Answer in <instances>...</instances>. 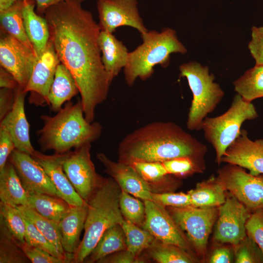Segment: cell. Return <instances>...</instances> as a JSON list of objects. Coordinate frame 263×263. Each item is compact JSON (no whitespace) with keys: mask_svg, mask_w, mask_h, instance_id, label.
Wrapping results in <instances>:
<instances>
[{"mask_svg":"<svg viewBox=\"0 0 263 263\" xmlns=\"http://www.w3.org/2000/svg\"><path fill=\"white\" fill-rule=\"evenodd\" d=\"M76 0L61 1L44 12L52 43L60 63L78 88L86 119H94L97 106L107 98L111 84L102 62L100 28L92 14Z\"/></svg>","mask_w":263,"mask_h":263,"instance_id":"1","label":"cell"},{"mask_svg":"<svg viewBox=\"0 0 263 263\" xmlns=\"http://www.w3.org/2000/svg\"><path fill=\"white\" fill-rule=\"evenodd\" d=\"M207 147L172 122H153L132 132L120 141L118 161L159 162L188 157L205 164Z\"/></svg>","mask_w":263,"mask_h":263,"instance_id":"2","label":"cell"},{"mask_svg":"<svg viewBox=\"0 0 263 263\" xmlns=\"http://www.w3.org/2000/svg\"><path fill=\"white\" fill-rule=\"evenodd\" d=\"M43 125L37 131L41 151L53 150L61 154L98 139L102 127L97 122L85 118L80 99L66 103L54 116L40 115Z\"/></svg>","mask_w":263,"mask_h":263,"instance_id":"3","label":"cell"},{"mask_svg":"<svg viewBox=\"0 0 263 263\" xmlns=\"http://www.w3.org/2000/svg\"><path fill=\"white\" fill-rule=\"evenodd\" d=\"M121 188L112 177L103 179L87 202L84 234L73 254L72 263H84L104 232L124 218L119 207Z\"/></svg>","mask_w":263,"mask_h":263,"instance_id":"4","label":"cell"},{"mask_svg":"<svg viewBox=\"0 0 263 263\" xmlns=\"http://www.w3.org/2000/svg\"><path fill=\"white\" fill-rule=\"evenodd\" d=\"M141 37L142 43L129 52L124 68L125 79L129 86H132L137 78L142 80L148 79L156 65L168 66L170 54L187 52L172 29L165 28L160 32L148 30L141 34Z\"/></svg>","mask_w":263,"mask_h":263,"instance_id":"5","label":"cell"},{"mask_svg":"<svg viewBox=\"0 0 263 263\" xmlns=\"http://www.w3.org/2000/svg\"><path fill=\"white\" fill-rule=\"evenodd\" d=\"M180 76L187 78L193 94L186 123L189 130H200L204 119L213 112L225 93L207 66L190 62L179 67Z\"/></svg>","mask_w":263,"mask_h":263,"instance_id":"6","label":"cell"},{"mask_svg":"<svg viewBox=\"0 0 263 263\" xmlns=\"http://www.w3.org/2000/svg\"><path fill=\"white\" fill-rule=\"evenodd\" d=\"M258 116L254 105L237 94L234 96L230 107L224 113L204 119L201 130L205 138L215 151L216 162L218 165L221 164L226 149L238 136L243 123Z\"/></svg>","mask_w":263,"mask_h":263,"instance_id":"7","label":"cell"},{"mask_svg":"<svg viewBox=\"0 0 263 263\" xmlns=\"http://www.w3.org/2000/svg\"><path fill=\"white\" fill-rule=\"evenodd\" d=\"M174 221L186 234L201 261L206 257L209 236L218 218V207L191 206L166 207Z\"/></svg>","mask_w":263,"mask_h":263,"instance_id":"8","label":"cell"},{"mask_svg":"<svg viewBox=\"0 0 263 263\" xmlns=\"http://www.w3.org/2000/svg\"><path fill=\"white\" fill-rule=\"evenodd\" d=\"M226 191L252 213L263 210V174L253 175L237 165L227 164L218 171Z\"/></svg>","mask_w":263,"mask_h":263,"instance_id":"9","label":"cell"},{"mask_svg":"<svg viewBox=\"0 0 263 263\" xmlns=\"http://www.w3.org/2000/svg\"><path fill=\"white\" fill-rule=\"evenodd\" d=\"M91 143L62 153L64 171L78 195L86 202L103 177L96 171L91 157Z\"/></svg>","mask_w":263,"mask_h":263,"instance_id":"10","label":"cell"},{"mask_svg":"<svg viewBox=\"0 0 263 263\" xmlns=\"http://www.w3.org/2000/svg\"><path fill=\"white\" fill-rule=\"evenodd\" d=\"M225 202L218 207V215L213 234L220 244L238 245L247 235L245 224L251 213L229 193Z\"/></svg>","mask_w":263,"mask_h":263,"instance_id":"11","label":"cell"},{"mask_svg":"<svg viewBox=\"0 0 263 263\" xmlns=\"http://www.w3.org/2000/svg\"><path fill=\"white\" fill-rule=\"evenodd\" d=\"M1 31L0 67L14 77L23 91L29 82L38 58L33 50L3 30Z\"/></svg>","mask_w":263,"mask_h":263,"instance_id":"12","label":"cell"},{"mask_svg":"<svg viewBox=\"0 0 263 263\" xmlns=\"http://www.w3.org/2000/svg\"><path fill=\"white\" fill-rule=\"evenodd\" d=\"M143 201L146 218L142 228L161 242L178 246L195 254L186 234L173 219L166 207L152 201Z\"/></svg>","mask_w":263,"mask_h":263,"instance_id":"13","label":"cell"},{"mask_svg":"<svg viewBox=\"0 0 263 263\" xmlns=\"http://www.w3.org/2000/svg\"><path fill=\"white\" fill-rule=\"evenodd\" d=\"M98 25L101 31L113 33L121 26H130L140 34L148 30L140 15L136 0H97Z\"/></svg>","mask_w":263,"mask_h":263,"instance_id":"14","label":"cell"},{"mask_svg":"<svg viewBox=\"0 0 263 263\" xmlns=\"http://www.w3.org/2000/svg\"><path fill=\"white\" fill-rule=\"evenodd\" d=\"M59 60L51 42L38 58L29 82L23 91L30 93L29 102L36 106L48 105V96Z\"/></svg>","mask_w":263,"mask_h":263,"instance_id":"15","label":"cell"},{"mask_svg":"<svg viewBox=\"0 0 263 263\" xmlns=\"http://www.w3.org/2000/svg\"><path fill=\"white\" fill-rule=\"evenodd\" d=\"M223 162L246 169L253 175L263 174V139L253 141L247 131L241 129L222 156Z\"/></svg>","mask_w":263,"mask_h":263,"instance_id":"16","label":"cell"},{"mask_svg":"<svg viewBox=\"0 0 263 263\" xmlns=\"http://www.w3.org/2000/svg\"><path fill=\"white\" fill-rule=\"evenodd\" d=\"M8 161L28 193L46 194L60 197L41 166L30 154L15 149Z\"/></svg>","mask_w":263,"mask_h":263,"instance_id":"17","label":"cell"},{"mask_svg":"<svg viewBox=\"0 0 263 263\" xmlns=\"http://www.w3.org/2000/svg\"><path fill=\"white\" fill-rule=\"evenodd\" d=\"M96 157L104 167V171L114 180L121 189L143 200L152 201L154 191L151 186L130 165L114 162L103 153H98Z\"/></svg>","mask_w":263,"mask_h":263,"instance_id":"18","label":"cell"},{"mask_svg":"<svg viewBox=\"0 0 263 263\" xmlns=\"http://www.w3.org/2000/svg\"><path fill=\"white\" fill-rule=\"evenodd\" d=\"M26 94L20 88L17 90L13 108L0 120V126L8 131L16 150L32 155L35 150L30 140V125L25 112Z\"/></svg>","mask_w":263,"mask_h":263,"instance_id":"19","label":"cell"},{"mask_svg":"<svg viewBox=\"0 0 263 263\" xmlns=\"http://www.w3.org/2000/svg\"><path fill=\"white\" fill-rule=\"evenodd\" d=\"M43 168L60 197L71 206L87 204L76 192L65 174L62 166V153L47 155L36 150L31 155Z\"/></svg>","mask_w":263,"mask_h":263,"instance_id":"20","label":"cell"},{"mask_svg":"<svg viewBox=\"0 0 263 263\" xmlns=\"http://www.w3.org/2000/svg\"><path fill=\"white\" fill-rule=\"evenodd\" d=\"M98 43L101 59L110 81L118 75L127 64L129 52L123 42L113 35L100 31Z\"/></svg>","mask_w":263,"mask_h":263,"instance_id":"21","label":"cell"},{"mask_svg":"<svg viewBox=\"0 0 263 263\" xmlns=\"http://www.w3.org/2000/svg\"><path fill=\"white\" fill-rule=\"evenodd\" d=\"M87 213V203L83 206H70L69 210L57 223L62 245L65 253L74 254L79 244V237Z\"/></svg>","mask_w":263,"mask_h":263,"instance_id":"22","label":"cell"},{"mask_svg":"<svg viewBox=\"0 0 263 263\" xmlns=\"http://www.w3.org/2000/svg\"><path fill=\"white\" fill-rule=\"evenodd\" d=\"M35 0H24L23 19L25 31L38 58L45 51L49 40L47 21L35 10Z\"/></svg>","mask_w":263,"mask_h":263,"instance_id":"23","label":"cell"},{"mask_svg":"<svg viewBox=\"0 0 263 263\" xmlns=\"http://www.w3.org/2000/svg\"><path fill=\"white\" fill-rule=\"evenodd\" d=\"M78 93V88L71 73L60 63L57 66L49 93L48 106L52 111L57 112L64 103L70 101Z\"/></svg>","mask_w":263,"mask_h":263,"instance_id":"24","label":"cell"},{"mask_svg":"<svg viewBox=\"0 0 263 263\" xmlns=\"http://www.w3.org/2000/svg\"><path fill=\"white\" fill-rule=\"evenodd\" d=\"M28 197L15 167L8 160L0 171V202L15 206H29Z\"/></svg>","mask_w":263,"mask_h":263,"instance_id":"25","label":"cell"},{"mask_svg":"<svg viewBox=\"0 0 263 263\" xmlns=\"http://www.w3.org/2000/svg\"><path fill=\"white\" fill-rule=\"evenodd\" d=\"M224 185L218 177L198 183L193 189L187 192L190 205L195 207H218L225 201L226 195Z\"/></svg>","mask_w":263,"mask_h":263,"instance_id":"26","label":"cell"},{"mask_svg":"<svg viewBox=\"0 0 263 263\" xmlns=\"http://www.w3.org/2000/svg\"><path fill=\"white\" fill-rule=\"evenodd\" d=\"M127 249L126 238L122 227L116 224L107 229L84 262L97 263L115 252Z\"/></svg>","mask_w":263,"mask_h":263,"instance_id":"27","label":"cell"},{"mask_svg":"<svg viewBox=\"0 0 263 263\" xmlns=\"http://www.w3.org/2000/svg\"><path fill=\"white\" fill-rule=\"evenodd\" d=\"M29 207L43 217L58 223L71 206L58 196L46 194L29 193Z\"/></svg>","mask_w":263,"mask_h":263,"instance_id":"28","label":"cell"},{"mask_svg":"<svg viewBox=\"0 0 263 263\" xmlns=\"http://www.w3.org/2000/svg\"><path fill=\"white\" fill-rule=\"evenodd\" d=\"M23 5L24 0H19L9 8L0 13L1 30L35 52L33 46L28 38L24 26Z\"/></svg>","mask_w":263,"mask_h":263,"instance_id":"29","label":"cell"},{"mask_svg":"<svg viewBox=\"0 0 263 263\" xmlns=\"http://www.w3.org/2000/svg\"><path fill=\"white\" fill-rule=\"evenodd\" d=\"M147 250L150 256L159 263H194L201 261L197 255L192 252L156 239Z\"/></svg>","mask_w":263,"mask_h":263,"instance_id":"30","label":"cell"},{"mask_svg":"<svg viewBox=\"0 0 263 263\" xmlns=\"http://www.w3.org/2000/svg\"><path fill=\"white\" fill-rule=\"evenodd\" d=\"M16 207L21 214L35 225L44 237L55 246L58 251L63 256L70 258L72 263L73 254H66L63 249L57 223L43 217L29 206Z\"/></svg>","mask_w":263,"mask_h":263,"instance_id":"31","label":"cell"},{"mask_svg":"<svg viewBox=\"0 0 263 263\" xmlns=\"http://www.w3.org/2000/svg\"><path fill=\"white\" fill-rule=\"evenodd\" d=\"M233 85L237 94L247 101L263 97V65H255L247 70Z\"/></svg>","mask_w":263,"mask_h":263,"instance_id":"32","label":"cell"},{"mask_svg":"<svg viewBox=\"0 0 263 263\" xmlns=\"http://www.w3.org/2000/svg\"><path fill=\"white\" fill-rule=\"evenodd\" d=\"M121 225L126 238L127 249L136 257H140L155 239L147 230L125 219Z\"/></svg>","mask_w":263,"mask_h":263,"instance_id":"33","label":"cell"},{"mask_svg":"<svg viewBox=\"0 0 263 263\" xmlns=\"http://www.w3.org/2000/svg\"><path fill=\"white\" fill-rule=\"evenodd\" d=\"M29 260L0 218V263H25Z\"/></svg>","mask_w":263,"mask_h":263,"instance_id":"34","label":"cell"},{"mask_svg":"<svg viewBox=\"0 0 263 263\" xmlns=\"http://www.w3.org/2000/svg\"><path fill=\"white\" fill-rule=\"evenodd\" d=\"M0 218L17 242L24 243L26 225L23 216L16 206L0 203Z\"/></svg>","mask_w":263,"mask_h":263,"instance_id":"35","label":"cell"},{"mask_svg":"<svg viewBox=\"0 0 263 263\" xmlns=\"http://www.w3.org/2000/svg\"><path fill=\"white\" fill-rule=\"evenodd\" d=\"M139 198L121 189L119 207L124 219L142 227L146 218L144 203Z\"/></svg>","mask_w":263,"mask_h":263,"instance_id":"36","label":"cell"},{"mask_svg":"<svg viewBox=\"0 0 263 263\" xmlns=\"http://www.w3.org/2000/svg\"><path fill=\"white\" fill-rule=\"evenodd\" d=\"M130 165L151 186L172 180L163 163L159 162H136Z\"/></svg>","mask_w":263,"mask_h":263,"instance_id":"37","label":"cell"},{"mask_svg":"<svg viewBox=\"0 0 263 263\" xmlns=\"http://www.w3.org/2000/svg\"><path fill=\"white\" fill-rule=\"evenodd\" d=\"M168 174L177 177H186L196 172H203L205 164L188 157H179L162 162Z\"/></svg>","mask_w":263,"mask_h":263,"instance_id":"38","label":"cell"},{"mask_svg":"<svg viewBox=\"0 0 263 263\" xmlns=\"http://www.w3.org/2000/svg\"><path fill=\"white\" fill-rule=\"evenodd\" d=\"M234 262L236 263H263V253L257 243L249 236L233 246Z\"/></svg>","mask_w":263,"mask_h":263,"instance_id":"39","label":"cell"},{"mask_svg":"<svg viewBox=\"0 0 263 263\" xmlns=\"http://www.w3.org/2000/svg\"><path fill=\"white\" fill-rule=\"evenodd\" d=\"M22 216L26 225L25 240L28 244L42 249L56 257L66 260L68 263H72L70 258L60 254L35 225L27 218Z\"/></svg>","mask_w":263,"mask_h":263,"instance_id":"40","label":"cell"},{"mask_svg":"<svg viewBox=\"0 0 263 263\" xmlns=\"http://www.w3.org/2000/svg\"><path fill=\"white\" fill-rule=\"evenodd\" d=\"M23 253L32 263H66V260L56 257L39 247L18 242Z\"/></svg>","mask_w":263,"mask_h":263,"instance_id":"41","label":"cell"},{"mask_svg":"<svg viewBox=\"0 0 263 263\" xmlns=\"http://www.w3.org/2000/svg\"><path fill=\"white\" fill-rule=\"evenodd\" d=\"M152 201L165 207H183L190 205V197L188 193L183 192H164L152 194Z\"/></svg>","mask_w":263,"mask_h":263,"instance_id":"42","label":"cell"},{"mask_svg":"<svg viewBox=\"0 0 263 263\" xmlns=\"http://www.w3.org/2000/svg\"><path fill=\"white\" fill-rule=\"evenodd\" d=\"M245 228L247 235L257 243L263 253V210L251 214L246 223Z\"/></svg>","mask_w":263,"mask_h":263,"instance_id":"43","label":"cell"},{"mask_svg":"<svg viewBox=\"0 0 263 263\" xmlns=\"http://www.w3.org/2000/svg\"><path fill=\"white\" fill-rule=\"evenodd\" d=\"M251 31V40L248 44L249 51L256 65H263V26H253Z\"/></svg>","mask_w":263,"mask_h":263,"instance_id":"44","label":"cell"},{"mask_svg":"<svg viewBox=\"0 0 263 263\" xmlns=\"http://www.w3.org/2000/svg\"><path fill=\"white\" fill-rule=\"evenodd\" d=\"M15 149L10 134L6 129L0 126V171L3 169Z\"/></svg>","mask_w":263,"mask_h":263,"instance_id":"45","label":"cell"},{"mask_svg":"<svg viewBox=\"0 0 263 263\" xmlns=\"http://www.w3.org/2000/svg\"><path fill=\"white\" fill-rule=\"evenodd\" d=\"M144 259L133 255L127 249L110 254L97 263H144Z\"/></svg>","mask_w":263,"mask_h":263,"instance_id":"46","label":"cell"},{"mask_svg":"<svg viewBox=\"0 0 263 263\" xmlns=\"http://www.w3.org/2000/svg\"><path fill=\"white\" fill-rule=\"evenodd\" d=\"M16 90L0 88V120H1L12 110L16 96Z\"/></svg>","mask_w":263,"mask_h":263,"instance_id":"47","label":"cell"},{"mask_svg":"<svg viewBox=\"0 0 263 263\" xmlns=\"http://www.w3.org/2000/svg\"><path fill=\"white\" fill-rule=\"evenodd\" d=\"M234 257V250L221 246L213 250L209 256L208 262L210 263H230L233 262Z\"/></svg>","mask_w":263,"mask_h":263,"instance_id":"48","label":"cell"},{"mask_svg":"<svg viewBox=\"0 0 263 263\" xmlns=\"http://www.w3.org/2000/svg\"><path fill=\"white\" fill-rule=\"evenodd\" d=\"M0 87L14 90L20 88L14 77L1 67L0 69Z\"/></svg>","mask_w":263,"mask_h":263,"instance_id":"49","label":"cell"},{"mask_svg":"<svg viewBox=\"0 0 263 263\" xmlns=\"http://www.w3.org/2000/svg\"><path fill=\"white\" fill-rule=\"evenodd\" d=\"M69 0H35L36 10L39 15L44 14L45 10L49 7L61 1ZM82 2L85 0H76Z\"/></svg>","mask_w":263,"mask_h":263,"instance_id":"50","label":"cell"},{"mask_svg":"<svg viewBox=\"0 0 263 263\" xmlns=\"http://www.w3.org/2000/svg\"><path fill=\"white\" fill-rule=\"evenodd\" d=\"M18 0H0V13L9 8Z\"/></svg>","mask_w":263,"mask_h":263,"instance_id":"51","label":"cell"}]
</instances>
